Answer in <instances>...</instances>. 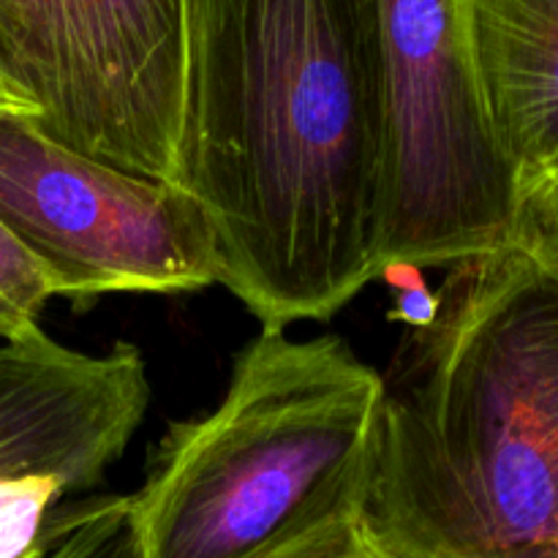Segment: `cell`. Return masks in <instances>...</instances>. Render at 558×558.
Returning <instances> with one entry per match:
<instances>
[{"mask_svg": "<svg viewBox=\"0 0 558 558\" xmlns=\"http://www.w3.org/2000/svg\"><path fill=\"white\" fill-rule=\"evenodd\" d=\"M381 180L371 0H185L172 185L262 327L332 319L381 278Z\"/></svg>", "mask_w": 558, "mask_h": 558, "instance_id": "6da1fadb", "label": "cell"}, {"mask_svg": "<svg viewBox=\"0 0 558 558\" xmlns=\"http://www.w3.org/2000/svg\"><path fill=\"white\" fill-rule=\"evenodd\" d=\"M387 374L363 526L396 558H558V223L447 267Z\"/></svg>", "mask_w": 558, "mask_h": 558, "instance_id": "7a4b0ae2", "label": "cell"}, {"mask_svg": "<svg viewBox=\"0 0 558 558\" xmlns=\"http://www.w3.org/2000/svg\"><path fill=\"white\" fill-rule=\"evenodd\" d=\"M379 403L343 338L262 327L221 403L158 441L134 494L142 558H276L360 515Z\"/></svg>", "mask_w": 558, "mask_h": 558, "instance_id": "3957f363", "label": "cell"}, {"mask_svg": "<svg viewBox=\"0 0 558 558\" xmlns=\"http://www.w3.org/2000/svg\"><path fill=\"white\" fill-rule=\"evenodd\" d=\"M385 180L379 270L452 267L505 243L523 213L480 107L452 0H371Z\"/></svg>", "mask_w": 558, "mask_h": 558, "instance_id": "277c9868", "label": "cell"}, {"mask_svg": "<svg viewBox=\"0 0 558 558\" xmlns=\"http://www.w3.org/2000/svg\"><path fill=\"white\" fill-rule=\"evenodd\" d=\"M185 0H0V87L60 145L172 183Z\"/></svg>", "mask_w": 558, "mask_h": 558, "instance_id": "5b68a950", "label": "cell"}, {"mask_svg": "<svg viewBox=\"0 0 558 558\" xmlns=\"http://www.w3.org/2000/svg\"><path fill=\"white\" fill-rule=\"evenodd\" d=\"M0 223L41 265L54 298L218 283L210 221L185 191L93 161L25 114H0Z\"/></svg>", "mask_w": 558, "mask_h": 558, "instance_id": "8992f818", "label": "cell"}, {"mask_svg": "<svg viewBox=\"0 0 558 558\" xmlns=\"http://www.w3.org/2000/svg\"><path fill=\"white\" fill-rule=\"evenodd\" d=\"M147 403L150 379L134 343L85 354L41 327L0 343V474L82 469L104 480Z\"/></svg>", "mask_w": 558, "mask_h": 558, "instance_id": "52a82bcc", "label": "cell"}, {"mask_svg": "<svg viewBox=\"0 0 558 558\" xmlns=\"http://www.w3.org/2000/svg\"><path fill=\"white\" fill-rule=\"evenodd\" d=\"M463 58L521 202L558 169V0H452Z\"/></svg>", "mask_w": 558, "mask_h": 558, "instance_id": "ba28073f", "label": "cell"}, {"mask_svg": "<svg viewBox=\"0 0 558 558\" xmlns=\"http://www.w3.org/2000/svg\"><path fill=\"white\" fill-rule=\"evenodd\" d=\"M31 558H142L134 496H96L58 507Z\"/></svg>", "mask_w": 558, "mask_h": 558, "instance_id": "9c48e42d", "label": "cell"}, {"mask_svg": "<svg viewBox=\"0 0 558 558\" xmlns=\"http://www.w3.org/2000/svg\"><path fill=\"white\" fill-rule=\"evenodd\" d=\"M98 483L82 469L0 474V558H31L52 512Z\"/></svg>", "mask_w": 558, "mask_h": 558, "instance_id": "30bf717a", "label": "cell"}, {"mask_svg": "<svg viewBox=\"0 0 558 558\" xmlns=\"http://www.w3.org/2000/svg\"><path fill=\"white\" fill-rule=\"evenodd\" d=\"M54 298L47 272L0 223V343L38 330V314Z\"/></svg>", "mask_w": 558, "mask_h": 558, "instance_id": "8fae6325", "label": "cell"}, {"mask_svg": "<svg viewBox=\"0 0 558 558\" xmlns=\"http://www.w3.org/2000/svg\"><path fill=\"white\" fill-rule=\"evenodd\" d=\"M276 558H396L387 554L368 529L363 526V518L354 515L347 521H338L311 537L300 539L292 548H287Z\"/></svg>", "mask_w": 558, "mask_h": 558, "instance_id": "7c38bea8", "label": "cell"}, {"mask_svg": "<svg viewBox=\"0 0 558 558\" xmlns=\"http://www.w3.org/2000/svg\"><path fill=\"white\" fill-rule=\"evenodd\" d=\"M381 278H387L392 283V292H396V308L387 314L392 322H403L407 330H417V327L434 322L439 298L425 287L420 270H414V267H390Z\"/></svg>", "mask_w": 558, "mask_h": 558, "instance_id": "4fadbf2b", "label": "cell"}, {"mask_svg": "<svg viewBox=\"0 0 558 558\" xmlns=\"http://www.w3.org/2000/svg\"><path fill=\"white\" fill-rule=\"evenodd\" d=\"M526 205H543V207H558V169L554 178L548 180V185H545L543 191H539L537 196H532V199L526 202Z\"/></svg>", "mask_w": 558, "mask_h": 558, "instance_id": "5bb4252c", "label": "cell"}, {"mask_svg": "<svg viewBox=\"0 0 558 558\" xmlns=\"http://www.w3.org/2000/svg\"><path fill=\"white\" fill-rule=\"evenodd\" d=\"M0 114H25L27 118V109L22 107V104L16 101L9 90H3V87H0Z\"/></svg>", "mask_w": 558, "mask_h": 558, "instance_id": "9a60e30c", "label": "cell"}, {"mask_svg": "<svg viewBox=\"0 0 558 558\" xmlns=\"http://www.w3.org/2000/svg\"><path fill=\"white\" fill-rule=\"evenodd\" d=\"M534 207H539V210H545V213H548V216L554 218V221L558 223V207H543V205H534Z\"/></svg>", "mask_w": 558, "mask_h": 558, "instance_id": "2e32d148", "label": "cell"}]
</instances>
